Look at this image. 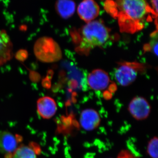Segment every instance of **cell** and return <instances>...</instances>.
<instances>
[{"label": "cell", "instance_id": "6da1fadb", "mask_svg": "<svg viewBox=\"0 0 158 158\" xmlns=\"http://www.w3.org/2000/svg\"><path fill=\"white\" fill-rule=\"evenodd\" d=\"M117 5L116 18L121 32L134 34L144 28L145 23L157 18L158 14L147 0H114Z\"/></svg>", "mask_w": 158, "mask_h": 158}, {"label": "cell", "instance_id": "7a4b0ae2", "mask_svg": "<svg viewBox=\"0 0 158 158\" xmlns=\"http://www.w3.org/2000/svg\"><path fill=\"white\" fill-rule=\"evenodd\" d=\"M71 34L77 52L86 54L92 49L104 44L110 37V31L102 21L96 20L87 23L77 31L74 29Z\"/></svg>", "mask_w": 158, "mask_h": 158}, {"label": "cell", "instance_id": "3957f363", "mask_svg": "<svg viewBox=\"0 0 158 158\" xmlns=\"http://www.w3.org/2000/svg\"><path fill=\"white\" fill-rule=\"evenodd\" d=\"M34 52L36 58L44 63L57 62L62 58L59 44L49 37H44L37 40L34 44Z\"/></svg>", "mask_w": 158, "mask_h": 158}, {"label": "cell", "instance_id": "277c9868", "mask_svg": "<svg viewBox=\"0 0 158 158\" xmlns=\"http://www.w3.org/2000/svg\"><path fill=\"white\" fill-rule=\"evenodd\" d=\"M143 66L137 63L124 62L119 65L116 69L115 77L119 85L127 86L135 81L138 70Z\"/></svg>", "mask_w": 158, "mask_h": 158}, {"label": "cell", "instance_id": "5b68a950", "mask_svg": "<svg viewBox=\"0 0 158 158\" xmlns=\"http://www.w3.org/2000/svg\"><path fill=\"white\" fill-rule=\"evenodd\" d=\"M88 81L90 88L96 91L105 90L113 86L108 74L100 69L92 71L88 75Z\"/></svg>", "mask_w": 158, "mask_h": 158}, {"label": "cell", "instance_id": "8992f818", "mask_svg": "<svg viewBox=\"0 0 158 158\" xmlns=\"http://www.w3.org/2000/svg\"><path fill=\"white\" fill-rule=\"evenodd\" d=\"M130 113L137 120L145 119L149 116L151 111L150 106L144 98L137 97L132 100L129 105Z\"/></svg>", "mask_w": 158, "mask_h": 158}, {"label": "cell", "instance_id": "52a82bcc", "mask_svg": "<svg viewBox=\"0 0 158 158\" xmlns=\"http://www.w3.org/2000/svg\"><path fill=\"white\" fill-rule=\"evenodd\" d=\"M99 11V6L94 0H84L80 3L77 9L79 16L87 23L96 18Z\"/></svg>", "mask_w": 158, "mask_h": 158}, {"label": "cell", "instance_id": "ba28073f", "mask_svg": "<svg viewBox=\"0 0 158 158\" xmlns=\"http://www.w3.org/2000/svg\"><path fill=\"white\" fill-rule=\"evenodd\" d=\"M37 110L40 116L44 119H49L56 114L57 105L53 99L48 96L43 97L37 102Z\"/></svg>", "mask_w": 158, "mask_h": 158}, {"label": "cell", "instance_id": "9c48e42d", "mask_svg": "<svg viewBox=\"0 0 158 158\" xmlns=\"http://www.w3.org/2000/svg\"><path fill=\"white\" fill-rule=\"evenodd\" d=\"M100 120L99 114L95 110L86 109L83 110L81 113L80 124L86 131H92L98 126Z\"/></svg>", "mask_w": 158, "mask_h": 158}, {"label": "cell", "instance_id": "30bf717a", "mask_svg": "<svg viewBox=\"0 0 158 158\" xmlns=\"http://www.w3.org/2000/svg\"><path fill=\"white\" fill-rule=\"evenodd\" d=\"M17 140L14 135L7 131H0V153L11 154L17 149Z\"/></svg>", "mask_w": 158, "mask_h": 158}, {"label": "cell", "instance_id": "8fae6325", "mask_svg": "<svg viewBox=\"0 0 158 158\" xmlns=\"http://www.w3.org/2000/svg\"><path fill=\"white\" fill-rule=\"evenodd\" d=\"M12 45L6 31H0V65L8 62L12 56Z\"/></svg>", "mask_w": 158, "mask_h": 158}, {"label": "cell", "instance_id": "7c38bea8", "mask_svg": "<svg viewBox=\"0 0 158 158\" xmlns=\"http://www.w3.org/2000/svg\"><path fill=\"white\" fill-rule=\"evenodd\" d=\"M56 9L60 17L67 19L74 13L76 4L73 0H57Z\"/></svg>", "mask_w": 158, "mask_h": 158}, {"label": "cell", "instance_id": "4fadbf2b", "mask_svg": "<svg viewBox=\"0 0 158 158\" xmlns=\"http://www.w3.org/2000/svg\"><path fill=\"white\" fill-rule=\"evenodd\" d=\"M12 158H37L36 153L31 148L23 146L15 150Z\"/></svg>", "mask_w": 158, "mask_h": 158}, {"label": "cell", "instance_id": "5bb4252c", "mask_svg": "<svg viewBox=\"0 0 158 158\" xmlns=\"http://www.w3.org/2000/svg\"><path fill=\"white\" fill-rule=\"evenodd\" d=\"M104 9L108 14L114 18L117 16V5L114 0H106L104 3Z\"/></svg>", "mask_w": 158, "mask_h": 158}, {"label": "cell", "instance_id": "9a60e30c", "mask_svg": "<svg viewBox=\"0 0 158 158\" xmlns=\"http://www.w3.org/2000/svg\"><path fill=\"white\" fill-rule=\"evenodd\" d=\"M147 151L151 157L158 158V138L157 137H154L149 141Z\"/></svg>", "mask_w": 158, "mask_h": 158}, {"label": "cell", "instance_id": "2e32d148", "mask_svg": "<svg viewBox=\"0 0 158 158\" xmlns=\"http://www.w3.org/2000/svg\"><path fill=\"white\" fill-rule=\"evenodd\" d=\"M152 35L153 36V40H152L148 46H145L144 49L145 50L151 51L152 53L155 54L156 56L158 55V41L157 38V31L154 32L152 34Z\"/></svg>", "mask_w": 158, "mask_h": 158}, {"label": "cell", "instance_id": "e0dca14e", "mask_svg": "<svg viewBox=\"0 0 158 158\" xmlns=\"http://www.w3.org/2000/svg\"><path fill=\"white\" fill-rule=\"evenodd\" d=\"M28 53L26 50L21 49L16 53L15 58L21 62H23L27 59Z\"/></svg>", "mask_w": 158, "mask_h": 158}, {"label": "cell", "instance_id": "ac0fdd59", "mask_svg": "<svg viewBox=\"0 0 158 158\" xmlns=\"http://www.w3.org/2000/svg\"><path fill=\"white\" fill-rule=\"evenodd\" d=\"M117 158H138L127 150H123L119 153Z\"/></svg>", "mask_w": 158, "mask_h": 158}, {"label": "cell", "instance_id": "d6986e66", "mask_svg": "<svg viewBox=\"0 0 158 158\" xmlns=\"http://www.w3.org/2000/svg\"><path fill=\"white\" fill-rule=\"evenodd\" d=\"M51 84L49 77H47L42 81V85L44 87L47 88H50Z\"/></svg>", "mask_w": 158, "mask_h": 158}, {"label": "cell", "instance_id": "ffe728a7", "mask_svg": "<svg viewBox=\"0 0 158 158\" xmlns=\"http://www.w3.org/2000/svg\"><path fill=\"white\" fill-rule=\"evenodd\" d=\"M152 9L155 11L156 13L158 14V0H151Z\"/></svg>", "mask_w": 158, "mask_h": 158}, {"label": "cell", "instance_id": "44dd1931", "mask_svg": "<svg viewBox=\"0 0 158 158\" xmlns=\"http://www.w3.org/2000/svg\"><path fill=\"white\" fill-rule=\"evenodd\" d=\"M30 74V77L32 81H37L40 78L39 75L34 72H31Z\"/></svg>", "mask_w": 158, "mask_h": 158}]
</instances>
